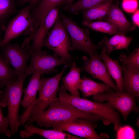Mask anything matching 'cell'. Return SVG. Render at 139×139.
<instances>
[{"instance_id": "1", "label": "cell", "mask_w": 139, "mask_h": 139, "mask_svg": "<svg viewBox=\"0 0 139 139\" xmlns=\"http://www.w3.org/2000/svg\"><path fill=\"white\" fill-rule=\"evenodd\" d=\"M76 118L86 119L94 122L101 121L106 125L110 123L108 120L99 116L82 111L58 98L52 102L48 109L39 115L30 118L26 123L30 124L35 122L40 126L49 128L56 123Z\"/></svg>"}, {"instance_id": "2", "label": "cell", "mask_w": 139, "mask_h": 139, "mask_svg": "<svg viewBox=\"0 0 139 139\" xmlns=\"http://www.w3.org/2000/svg\"><path fill=\"white\" fill-rule=\"evenodd\" d=\"M64 65L61 71L53 77L47 78L41 77L38 90V98L27 107L20 116V126L23 125L30 118L41 113L57 99V95L62 76L68 67L66 65Z\"/></svg>"}, {"instance_id": "3", "label": "cell", "mask_w": 139, "mask_h": 139, "mask_svg": "<svg viewBox=\"0 0 139 139\" xmlns=\"http://www.w3.org/2000/svg\"><path fill=\"white\" fill-rule=\"evenodd\" d=\"M66 91L63 86L61 87L58 98L68 102L80 111L97 115L108 120L113 125L115 131L121 126L119 114L110 102L104 103L73 96Z\"/></svg>"}, {"instance_id": "4", "label": "cell", "mask_w": 139, "mask_h": 139, "mask_svg": "<svg viewBox=\"0 0 139 139\" xmlns=\"http://www.w3.org/2000/svg\"><path fill=\"white\" fill-rule=\"evenodd\" d=\"M26 77L24 75L18 77L16 81L6 85L0 97L1 106L7 107L8 113L6 117L12 135L17 132L20 126L19 111Z\"/></svg>"}, {"instance_id": "5", "label": "cell", "mask_w": 139, "mask_h": 139, "mask_svg": "<svg viewBox=\"0 0 139 139\" xmlns=\"http://www.w3.org/2000/svg\"><path fill=\"white\" fill-rule=\"evenodd\" d=\"M42 45L52 50L54 54L64 59L70 66L73 59L69 51L71 42L60 15H58L53 28L47 33Z\"/></svg>"}, {"instance_id": "6", "label": "cell", "mask_w": 139, "mask_h": 139, "mask_svg": "<svg viewBox=\"0 0 139 139\" xmlns=\"http://www.w3.org/2000/svg\"><path fill=\"white\" fill-rule=\"evenodd\" d=\"M60 16L62 23L70 36L71 42L70 51H81L90 57L97 53V50L101 46L93 43L90 37L88 29L81 28L69 17L63 15Z\"/></svg>"}, {"instance_id": "7", "label": "cell", "mask_w": 139, "mask_h": 139, "mask_svg": "<svg viewBox=\"0 0 139 139\" xmlns=\"http://www.w3.org/2000/svg\"><path fill=\"white\" fill-rule=\"evenodd\" d=\"M95 123L86 119L76 118L56 123L52 127L53 129L67 132L75 136L86 139L108 138V135L106 134L103 133L99 135L96 132L95 129L97 125Z\"/></svg>"}, {"instance_id": "8", "label": "cell", "mask_w": 139, "mask_h": 139, "mask_svg": "<svg viewBox=\"0 0 139 139\" xmlns=\"http://www.w3.org/2000/svg\"><path fill=\"white\" fill-rule=\"evenodd\" d=\"M135 98L133 95L125 90L117 92L113 89L92 97L96 102L107 101L110 103L120 112L125 120H127L128 115L132 111L139 112V107L136 105Z\"/></svg>"}, {"instance_id": "9", "label": "cell", "mask_w": 139, "mask_h": 139, "mask_svg": "<svg viewBox=\"0 0 139 139\" xmlns=\"http://www.w3.org/2000/svg\"><path fill=\"white\" fill-rule=\"evenodd\" d=\"M31 54L30 64L27 67L24 74L26 77L36 72L41 75L56 73L57 70L56 67L62 64L70 66L64 59L54 54L50 55L42 50L32 52Z\"/></svg>"}, {"instance_id": "10", "label": "cell", "mask_w": 139, "mask_h": 139, "mask_svg": "<svg viewBox=\"0 0 139 139\" xmlns=\"http://www.w3.org/2000/svg\"><path fill=\"white\" fill-rule=\"evenodd\" d=\"M32 9L29 5L19 12L5 28L3 38L0 45L3 47L11 40L16 38L26 30L31 32L34 25L30 13Z\"/></svg>"}, {"instance_id": "11", "label": "cell", "mask_w": 139, "mask_h": 139, "mask_svg": "<svg viewBox=\"0 0 139 139\" xmlns=\"http://www.w3.org/2000/svg\"><path fill=\"white\" fill-rule=\"evenodd\" d=\"M58 16V11L56 8L51 10L45 18L35 30L25 39L21 46L31 53L41 50L43 41L50 29L54 24Z\"/></svg>"}, {"instance_id": "12", "label": "cell", "mask_w": 139, "mask_h": 139, "mask_svg": "<svg viewBox=\"0 0 139 139\" xmlns=\"http://www.w3.org/2000/svg\"><path fill=\"white\" fill-rule=\"evenodd\" d=\"M1 54L8 62L11 65L18 77L24 75L27 68V64L31 54L28 50L22 48L16 43L9 42L3 47Z\"/></svg>"}, {"instance_id": "13", "label": "cell", "mask_w": 139, "mask_h": 139, "mask_svg": "<svg viewBox=\"0 0 139 139\" xmlns=\"http://www.w3.org/2000/svg\"><path fill=\"white\" fill-rule=\"evenodd\" d=\"M82 70L91 74L94 78L101 81L111 89L119 91L118 88L110 76L107 67L96 53L90 57H83Z\"/></svg>"}, {"instance_id": "14", "label": "cell", "mask_w": 139, "mask_h": 139, "mask_svg": "<svg viewBox=\"0 0 139 139\" xmlns=\"http://www.w3.org/2000/svg\"><path fill=\"white\" fill-rule=\"evenodd\" d=\"M39 135L48 139H82L59 130L46 129L38 128L33 124H27L24 129L20 132V136L23 138H29L35 134Z\"/></svg>"}, {"instance_id": "15", "label": "cell", "mask_w": 139, "mask_h": 139, "mask_svg": "<svg viewBox=\"0 0 139 139\" xmlns=\"http://www.w3.org/2000/svg\"><path fill=\"white\" fill-rule=\"evenodd\" d=\"M107 17V21L116 27L118 32L126 34L136 28V26L127 20L121 10L116 5H112Z\"/></svg>"}, {"instance_id": "16", "label": "cell", "mask_w": 139, "mask_h": 139, "mask_svg": "<svg viewBox=\"0 0 139 139\" xmlns=\"http://www.w3.org/2000/svg\"><path fill=\"white\" fill-rule=\"evenodd\" d=\"M101 59L105 64L108 72L116 83L119 91H124L122 70L118 59L114 60L108 55L106 48L103 47L101 53L98 55Z\"/></svg>"}, {"instance_id": "17", "label": "cell", "mask_w": 139, "mask_h": 139, "mask_svg": "<svg viewBox=\"0 0 139 139\" xmlns=\"http://www.w3.org/2000/svg\"><path fill=\"white\" fill-rule=\"evenodd\" d=\"M123 72L124 90L139 98V69L131 67L120 65Z\"/></svg>"}, {"instance_id": "18", "label": "cell", "mask_w": 139, "mask_h": 139, "mask_svg": "<svg viewBox=\"0 0 139 139\" xmlns=\"http://www.w3.org/2000/svg\"><path fill=\"white\" fill-rule=\"evenodd\" d=\"M82 71L81 67H78L75 62H73L69 73L61 79L64 87L72 96L80 97L79 91L81 81L80 73Z\"/></svg>"}, {"instance_id": "19", "label": "cell", "mask_w": 139, "mask_h": 139, "mask_svg": "<svg viewBox=\"0 0 139 139\" xmlns=\"http://www.w3.org/2000/svg\"><path fill=\"white\" fill-rule=\"evenodd\" d=\"M125 34V33L118 32L110 38L105 37L99 43V45L105 47L108 54L115 50L127 49L132 38L126 36Z\"/></svg>"}, {"instance_id": "20", "label": "cell", "mask_w": 139, "mask_h": 139, "mask_svg": "<svg viewBox=\"0 0 139 139\" xmlns=\"http://www.w3.org/2000/svg\"><path fill=\"white\" fill-rule=\"evenodd\" d=\"M112 89L105 84L96 82L85 76L81 78L79 90L84 98L99 94Z\"/></svg>"}, {"instance_id": "21", "label": "cell", "mask_w": 139, "mask_h": 139, "mask_svg": "<svg viewBox=\"0 0 139 139\" xmlns=\"http://www.w3.org/2000/svg\"><path fill=\"white\" fill-rule=\"evenodd\" d=\"M41 74L36 72L33 74L26 88L23 89L24 97L21 102L24 109L31 104L36 99L37 94L39 90Z\"/></svg>"}, {"instance_id": "22", "label": "cell", "mask_w": 139, "mask_h": 139, "mask_svg": "<svg viewBox=\"0 0 139 139\" xmlns=\"http://www.w3.org/2000/svg\"><path fill=\"white\" fill-rule=\"evenodd\" d=\"M67 0H40L32 11L37 20L42 21L52 9L65 4Z\"/></svg>"}, {"instance_id": "23", "label": "cell", "mask_w": 139, "mask_h": 139, "mask_svg": "<svg viewBox=\"0 0 139 139\" xmlns=\"http://www.w3.org/2000/svg\"><path fill=\"white\" fill-rule=\"evenodd\" d=\"M113 0L107 1L88 9L83 11V21L90 22L107 16Z\"/></svg>"}, {"instance_id": "24", "label": "cell", "mask_w": 139, "mask_h": 139, "mask_svg": "<svg viewBox=\"0 0 139 139\" xmlns=\"http://www.w3.org/2000/svg\"><path fill=\"white\" fill-rule=\"evenodd\" d=\"M18 77L14 70L2 54H0V90L16 81Z\"/></svg>"}, {"instance_id": "25", "label": "cell", "mask_w": 139, "mask_h": 139, "mask_svg": "<svg viewBox=\"0 0 139 139\" xmlns=\"http://www.w3.org/2000/svg\"><path fill=\"white\" fill-rule=\"evenodd\" d=\"M110 0H79L73 4L66 6L65 9L70 13L77 15L80 11L88 9Z\"/></svg>"}, {"instance_id": "26", "label": "cell", "mask_w": 139, "mask_h": 139, "mask_svg": "<svg viewBox=\"0 0 139 139\" xmlns=\"http://www.w3.org/2000/svg\"><path fill=\"white\" fill-rule=\"evenodd\" d=\"M15 0H0V29L3 28L6 20L11 15L19 12Z\"/></svg>"}, {"instance_id": "27", "label": "cell", "mask_w": 139, "mask_h": 139, "mask_svg": "<svg viewBox=\"0 0 139 139\" xmlns=\"http://www.w3.org/2000/svg\"><path fill=\"white\" fill-rule=\"evenodd\" d=\"M82 25L92 30L113 35L118 32L117 28L114 25L108 21H98L93 22L83 21Z\"/></svg>"}, {"instance_id": "28", "label": "cell", "mask_w": 139, "mask_h": 139, "mask_svg": "<svg viewBox=\"0 0 139 139\" xmlns=\"http://www.w3.org/2000/svg\"><path fill=\"white\" fill-rule=\"evenodd\" d=\"M119 59L121 65L131 67L139 69V49L137 48L129 55L123 53H121Z\"/></svg>"}, {"instance_id": "29", "label": "cell", "mask_w": 139, "mask_h": 139, "mask_svg": "<svg viewBox=\"0 0 139 139\" xmlns=\"http://www.w3.org/2000/svg\"><path fill=\"white\" fill-rule=\"evenodd\" d=\"M117 138L118 139H133L135 138V131L130 126L126 125L121 126L117 131Z\"/></svg>"}, {"instance_id": "30", "label": "cell", "mask_w": 139, "mask_h": 139, "mask_svg": "<svg viewBox=\"0 0 139 139\" xmlns=\"http://www.w3.org/2000/svg\"><path fill=\"white\" fill-rule=\"evenodd\" d=\"M3 92L0 90V97L3 94ZM0 104V134H4L8 137L11 136V131L8 129L9 126L8 120L3 114Z\"/></svg>"}, {"instance_id": "31", "label": "cell", "mask_w": 139, "mask_h": 139, "mask_svg": "<svg viewBox=\"0 0 139 139\" xmlns=\"http://www.w3.org/2000/svg\"><path fill=\"white\" fill-rule=\"evenodd\" d=\"M138 0H123L122 6L123 10L128 13L134 12L138 6Z\"/></svg>"}, {"instance_id": "32", "label": "cell", "mask_w": 139, "mask_h": 139, "mask_svg": "<svg viewBox=\"0 0 139 139\" xmlns=\"http://www.w3.org/2000/svg\"><path fill=\"white\" fill-rule=\"evenodd\" d=\"M40 0H19V3L21 4L25 3H28L32 8L35 7L38 4Z\"/></svg>"}, {"instance_id": "33", "label": "cell", "mask_w": 139, "mask_h": 139, "mask_svg": "<svg viewBox=\"0 0 139 139\" xmlns=\"http://www.w3.org/2000/svg\"><path fill=\"white\" fill-rule=\"evenodd\" d=\"M132 17L133 24L136 26L139 27V10L137 8L134 12Z\"/></svg>"}, {"instance_id": "34", "label": "cell", "mask_w": 139, "mask_h": 139, "mask_svg": "<svg viewBox=\"0 0 139 139\" xmlns=\"http://www.w3.org/2000/svg\"><path fill=\"white\" fill-rule=\"evenodd\" d=\"M74 0H67V1L65 3L66 4V6H68L71 4H72V3Z\"/></svg>"}, {"instance_id": "35", "label": "cell", "mask_w": 139, "mask_h": 139, "mask_svg": "<svg viewBox=\"0 0 139 139\" xmlns=\"http://www.w3.org/2000/svg\"><path fill=\"white\" fill-rule=\"evenodd\" d=\"M1 30L0 29V45L1 43L2 40V39L1 38Z\"/></svg>"}, {"instance_id": "36", "label": "cell", "mask_w": 139, "mask_h": 139, "mask_svg": "<svg viewBox=\"0 0 139 139\" xmlns=\"http://www.w3.org/2000/svg\"><path fill=\"white\" fill-rule=\"evenodd\" d=\"M139 1V0H138Z\"/></svg>"}]
</instances>
